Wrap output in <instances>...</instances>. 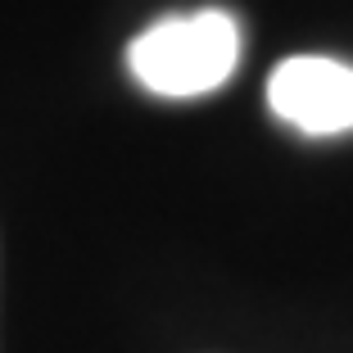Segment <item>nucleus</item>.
<instances>
[{
	"label": "nucleus",
	"instance_id": "nucleus-1",
	"mask_svg": "<svg viewBox=\"0 0 353 353\" xmlns=\"http://www.w3.org/2000/svg\"><path fill=\"white\" fill-rule=\"evenodd\" d=\"M240 59V23L227 10L168 14L127 46V68L159 100H195L218 91Z\"/></svg>",
	"mask_w": 353,
	"mask_h": 353
},
{
	"label": "nucleus",
	"instance_id": "nucleus-2",
	"mask_svg": "<svg viewBox=\"0 0 353 353\" xmlns=\"http://www.w3.org/2000/svg\"><path fill=\"white\" fill-rule=\"evenodd\" d=\"M268 109L303 136L353 132V68L326 54H294L272 73Z\"/></svg>",
	"mask_w": 353,
	"mask_h": 353
}]
</instances>
